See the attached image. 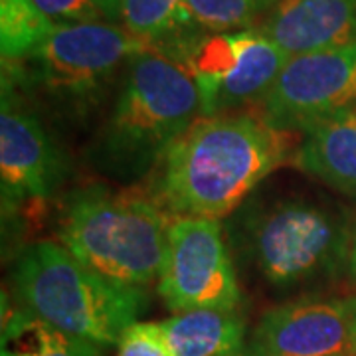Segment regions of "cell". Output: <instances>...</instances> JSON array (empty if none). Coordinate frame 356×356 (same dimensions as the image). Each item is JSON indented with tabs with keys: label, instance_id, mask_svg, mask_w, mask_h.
Segmentation results:
<instances>
[{
	"label": "cell",
	"instance_id": "obj_1",
	"mask_svg": "<svg viewBox=\"0 0 356 356\" xmlns=\"http://www.w3.org/2000/svg\"><path fill=\"white\" fill-rule=\"evenodd\" d=\"M289 151V133L264 117H198L154 170L153 198L170 216L226 218L283 165Z\"/></svg>",
	"mask_w": 356,
	"mask_h": 356
},
{
	"label": "cell",
	"instance_id": "obj_2",
	"mask_svg": "<svg viewBox=\"0 0 356 356\" xmlns=\"http://www.w3.org/2000/svg\"><path fill=\"white\" fill-rule=\"evenodd\" d=\"M198 117L202 99L191 70L151 46L125 67L113 109L95 140L93 163L115 180H139L159 168Z\"/></svg>",
	"mask_w": 356,
	"mask_h": 356
},
{
	"label": "cell",
	"instance_id": "obj_3",
	"mask_svg": "<svg viewBox=\"0 0 356 356\" xmlns=\"http://www.w3.org/2000/svg\"><path fill=\"white\" fill-rule=\"evenodd\" d=\"M350 228L341 208L307 194L254 200L236 214L238 255L277 289L329 280L348 266Z\"/></svg>",
	"mask_w": 356,
	"mask_h": 356
},
{
	"label": "cell",
	"instance_id": "obj_4",
	"mask_svg": "<svg viewBox=\"0 0 356 356\" xmlns=\"http://www.w3.org/2000/svg\"><path fill=\"white\" fill-rule=\"evenodd\" d=\"M13 287L20 307L58 331L109 348L147 309V293L91 269L60 242L42 240L18 254Z\"/></svg>",
	"mask_w": 356,
	"mask_h": 356
},
{
	"label": "cell",
	"instance_id": "obj_5",
	"mask_svg": "<svg viewBox=\"0 0 356 356\" xmlns=\"http://www.w3.org/2000/svg\"><path fill=\"white\" fill-rule=\"evenodd\" d=\"M168 224L166 210L151 196L89 184L65 194L56 236L91 269L145 289L161 275Z\"/></svg>",
	"mask_w": 356,
	"mask_h": 356
},
{
	"label": "cell",
	"instance_id": "obj_6",
	"mask_svg": "<svg viewBox=\"0 0 356 356\" xmlns=\"http://www.w3.org/2000/svg\"><path fill=\"white\" fill-rule=\"evenodd\" d=\"M151 44L109 22L56 24L50 38L26 62L2 65L4 77H28L48 102L67 113H83L107 93L121 67Z\"/></svg>",
	"mask_w": 356,
	"mask_h": 356
},
{
	"label": "cell",
	"instance_id": "obj_7",
	"mask_svg": "<svg viewBox=\"0 0 356 356\" xmlns=\"http://www.w3.org/2000/svg\"><path fill=\"white\" fill-rule=\"evenodd\" d=\"M202 99V117L259 105L289 62V54L259 30L192 36L177 51Z\"/></svg>",
	"mask_w": 356,
	"mask_h": 356
},
{
	"label": "cell",
	"instance_id": "obj_8",
	"mask_svg": "<svg viewBox=\"0 0 356 356\" xmlns=\"http://www.w3.org/2000/svg\"><path fill=\"white\" fill-rule=\"evenodd\" d=\"M159 295L172 313L238 311L242 289L220 220L172 216L166 229Z\"/></svg>",
	"mask_w": 356,
	"mask_h": 356
},
{
	"label": "cell",
	"instance_id": "obj_9",
	"mask_svg": "<svg viewBox=\"0 0 356 356\" xmlns=\"http://www.w3.org/2000/svg\"><path fill=\"white\" fill-rule=\"evenodd\" d=\"M356 102V42L293 56L267 91L261 117L271 127L305 133Z\"/></svg>",
	"mask_w": 356,
	"mask_h": 356
},
{
	"label": "cell",
	"instance_id": "obj_10",
	"mask_svg": "<svg viewBox=\"0 0 356 356\" xmlns=\"http://www.w3.org/2000/svg\"><path fill=\"white\" fill-rule=\"evenodd\" d=\"M65 177L56 143L13 86L2 83L0 111V186L4 216L26 206H44Z\"/></svg>",
	"mask_w": 356,
	"mask_h": 356
},
{
	"label": "cell",
	"instance_id": "obj_11",
	"mask_svg": "<svg viewBox=\"0 0 356 356\" xmlns=\"http://www.w3.org/2000/svg\"><path fill=\"white\" fill-rule=\"evenodd\" d=\"M259 356L356 355L350 299H301L273 307L255 327L252 344Z\"/></svg>",
	"mask_w": 356,
	"mask_h": 356
},
{
	"label": "cell",
	"instance_id": "obj_12",
	"mask_svg": "<svg viewBox=\"0 0 356 356\" xmlns=\"http://www.w3.org/2000/svg\"><path fill=\"white\" fill-rule=\"evenodd\" d=\"M289 56L356 42V0H275L259 28Z\"/></svg>",
	"mask_w": 356,
	"mask_h": 356
},
{
	"label": "cell",
	"instance_id": "obj_13",
	"mask_svg": "<svg viewBox=\"0 0 356 356\" xmlns=\"http://www.w3.org/2000/svg\"><path fill=\"white\" fill-rule=\"evenodd\" d=\"M293 163L309 177L356 200V107H344L305 131Z\"/></svg>",
	"mask_w": 356,
	"mask_h": 356
},
{
	"label": "cell",
	"instance_id": "obj_14",
	"mask_svg": "<svg viewBox=\"0 0 356 356\" xmlns=\"http://www.w3.org/2000/svg\"><path fill=\"white\" fill-rule=\"evenodd\" d=\"M159 323L172 356H236L248 348L238 311L196 309Z\"/></svg>",
	"mask_w": 356,
	"mask_h": 356
},
{
	"label": "cell",
	"instance_id": "obj_15",
	"mask_svg": "<svg viewBox=\"0 0 356 356\" xmlns=\"http://www.w3.org/2000/svg\"><path fill=\"white\" fill-rule=\"evenodd\" d=\"M99 344L58 331L18 307L2 325L0 356H105Z\"/></svg>",
	"mask_w": 356,
	"mask_h": 356
},
{
	"label": "cell",
	"instance_id": "obj_16",
	"mask_svg": "<svg viewBox=\"0 0 356 356\" xmlns=\"http://www.w3.org/2000/svg\"><path fill=\"white\" fill-rule=\"evenodd\" d=\"M119 14L125 30L163 50L196 34L186 0H119Z\"/></svg>",
	"mask_w": 356,
	"mask_h": 356
},
{
	"label": "cell",
	"instance_id": "obj_17",
	"mask_svg": "<svg viewBox=\"0 0 356 356\" xmlns=\"http://www.w3.org/2000/svg\"><path fill=\"white\" fill-rule=\"evenodd\" d=\"M56 22L34 0H0L2 65L22 64L50 38Z\"/></svg>",
	"mask_w": 356,
	"mask_h": 356
},
{
	"label": "cell",
	"instance_id": "obj_18",
	"mask_svg": "<svg viewBox=\"0 0 356 356\" xmlns=\"http://www.w3.org/2000/svg\"><path fill=\"white\" fill-rule=\"evenodd\" d=\"M261 0H186L196 28L212 34L238 32L254 22Z\"/></svg>",
	"mask_w": 356,
	"mask_h": 356
},
{
	"label": "cell",
	"instance_id": "obj_19",
	"mask_svg": "<svg viewBox=\"0 0 356 356\" xmlns=\"http://www.w3.org/2000/svg\"><path fill=\"white\" fill-rule=\"evenodd\" d=\"M34 4L56 24L121 22L119 0H34Z\"/></svg>",
	"mask_w": 356,
	"mask_h": 356
},
{
	"label": "cell",
	"instance_id": "obj_20",
	"mask_svg": "<svg viewBox=\"0 0 356 356\" xmlns=\"http://www.w3.org/2000/svg\"><path fill=\"white\" fill-rule=\"evenodd\" d=\"M117 356H172L161 323L137 321L125 329L117 343Z\"/></svg>",
	"mask_w": 356,
	"mask_h": 356
},
{
	"label": "cell",
	"instance_id": "obj_21",
	"mask_svg": "<svg viewBox=\"0 0 356 356\" xmlns=\"http://www.w3.org/2000/svg\"><path fill=\"white\" fill-rule=\"evenodd\" d=\"M346 271L350 273V277L356 280V218L353 220V228H350V248H348V266Z\"/></svg>",
	"mask_w": 356,
	"mask_h": 356
},
{
	"label": "cell",
	"instance_id": "obj_22",
	"mask_svg": "<svg viewBox=\"0 0 356 356\" xmlns=\"http://www.w3.org/2000/svg\"><path fill=\"white\" fill-rule=\"evenodd\" d=\"M236 356H259V355L255 353V350H254V348H252V346H248L245 350H242L240 355H236Z\"/></svg>",
	"mask_w": 356,
	"mask_h": 356
},
{
	"label": "cell",
	"instance_id": "obj_23",
	"mask_svg": "<svg viewBox=\"0 0 356 356\" xmlns=\"http://www.w3.org/2000/svg\"><path fill=\"white\" fill-rule=\"evenodd\" d=\"M350 303H353V315H355V334H356V297L350 299Z\"/></svg>",
	"mask_w": 356,
	"mask_h": 356
}]
</instances>
